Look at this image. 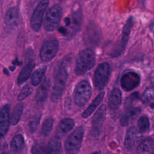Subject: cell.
Wrapping results in <instances>:
<instances>
[{
    "label": "cell",
    "mask_w": 154,
    "mask_h": 154,
    "mask_svg": "<svg viewBox=\"0 0 154 154\" xmlns=\"http://www.w3.org/2000/svg\"><path fill=\"white\" fill-rule=\"evenodd\" d=\"M71 57H65L57 64L54 74V84L51 95V99L57 102L61 98L65 89L68 78V68L70 66Z\"/></svg>",
    "instance_id": "cell-1"
},
{
    "label": "cell",
    "mask_w": 154,
    "mask_h": 154,
    "mask_svg": "<svg viewBox=\"0 0 154 154\" xmlns=\"http://www.w3.org/2000/svg\"><path fill=\"white\" fill-rule=\"evenodd\" d=\"M96 57L93 51L90 48L82 50L76 58L75 73L82 75L90 70L95 65Z\"/></svg>",
    "instance_id": "cell-2"
},
{
    "label": "cell",
    "mask_w": 154,
    "mask_h": 154,
    "mask_svg": "<svg viewBox=\"0 0 154 154\" xmlns=\"http://www.w3.org/2000/svg\"><path fill=\"white\" fill-rule=\"evenodd\" d=\"M63 14L61 7L56 4L51 7L46 12L43 26L46 31H52L56 29L60 23Z\"/></svg>",
    "instance_id": "cell-3"
},
{
    "label": "cell",
    "mask_w": 154,
    "mask_h": 154,
    "mask_svg": "<svg viewBox=\"0 0 154 154\" xmlns=\"http://www.w3.org/2000/svg\"><path fill=\"white\" fill-rule=\"evenodd\" d=\"M84 134V128L82 126L77 127L67 138L64 148L66 153L70 154L79 152Z\"/></svg>",
    "instance_id": "cell-4"
},
{
    "label": "cell",
    "mask_w": 154,
    "mask_h": 154,
    "mask_svg": "<svg viewBox=\"0 0 154 154\" xmlns=\"http://www.w3.org/2000/svg\"><path fill=\"white\" fill-rule=\"evenodd\" d=\"M92 94V88L89 82L82 80L77 85L75 92V102L79 106H84L90 99Z\"/></svg>",
    "instance_id": "cell-5"
},
{
    "label": "cell",
    "mask_w": 154,
    "mask_h": 154,
    "mask_svg": "<svg viewBox=\"0 0 154 154\" xmlns=\"http://www.w3.org/2000/svg\"><path fill=\"white\" fill-rule=\"evenodd\" d=\"M110 75V67L107 62L100 64L95 70L94 84L98 90H103L106 85Z\"/></svg>",
    "instance_id": "cell-6"
},
{
    "label": "cell",
    "mask_w": 154,
    "mask_h": 154,
    "mask_svg": "<svg viewBox=\"0 0 154 154\" xmlns=\"http://www.w3.org/2000/svg\"><path fill=\"white\" fill-rule=\"evenodd\" d=\"M133 25H134V17L132 16H130L126 20L123 26V28L122 30L121 40L120 41L119 44H117L116 46V47L114 48V49H113L111 53L112 57H119L125 51L128 41L129 40V37Z\"/></svg>",
    "instance_id": "cell-7"
},
{
    "label": "cell",
    "mask_w": 154,
    "mask_h": 154,
    "mask_svg": "<svg viewBox=\"0 0 154 154\" xmlns=\"http://www.w3.org/2000/svg\"><path fill=\"white\" fill-rule=\"evenodd\" d=\"M49 0H41L35 8L31 19V27L35 32H38L41 28L44 14L49 5Z\"/></svg>",
    "instance_id": "cell-8"
},
{
    "label": "cell",
    "mask_w": 154,
    "mask_h": 154,
    "mask_svg": "<svg viewBox=\"0 0 154 154\" xmlns=\"http://www.w3.org/2000/svg\"><path fill=\"white\" fill-rule=\"evenodd\" d=\"M59 49L58 41L56 39H52L46 41L42 45L40 57L43 61H49L57 55Z\"/></svg>",
    "instance_id": "cell-9"
},
{
    "label": "cell",
    "mask_w": 154,
    "mask_h": 154,
    "mask_svg": "<svg viewBox=\"0 0 154 154\" xmlns=\"http://www.w3.org/2000/svg\"><path fill=\"white\" fill-rule=\"evenodd\" d=\"M141 79L139 75L134 72H128L123 75L120 79L122 88L126 91H131L137 88L140 84Z\"/></svg>",
    "instance_id": "cell-10"
},
{
    "label": "cell",
    "mask_w": 154,
    "mask_h": 154,
    "mask_svg": "<svg viewBox=\"0 0 154 154\" xmlns=\"http://www.w3.org/2000/svg\"><path fill=\"white\" fill-rule=\"evenodd\" d=\"M82 20V12L79 7L73 11L71 17H67L65 20L66 26L70 27L69 35L72 37L79 31Z\"/></svg>",
    "instance_id": "cell-11"
},
{
    "label": "cell",
    "mask_w": 154,
    "mask_h": 154,
    "mask_svg": "<svg viewBox=\"0 0 154 154\" xmlns=\"http://www.w3.org/2000/svg\"><path fill=\"white\" fill-rule=\"evenodd\" d=\"M106 117V106L102 105L94 114L91 120V133L97 135L100 132Z\"/></svg>",
    "instance_id": "cell-12"
},
{
    "label": "cell",
    "mask_w": 154,
    "mask_h": 154,
    "mask_svg": "<svg viewBox=\"0 0 154 154\" xmlns=\"http://www.w3.org/2000/svg\"><path fill=\"white\" fill-rule=\"evenodd\" d=\"M142 138V135L137 129L132 126L128 129L125 138V147L128 150H132Z\"/></svg>",
    "instance_id": "cell-13"
},
{
    "label": "cell",
    "mask_w": 154,
    "mask_h": 154,
    "mask_svg": "<svg viewBox=\"0 0 154 154\" xmlns=\"http://www.w3.org/2000/svg\"><path fill=\"white\" fill-rule=\"evenodd\" d=\"M10 124V108L9 105H5L0 109V139L7 134Z\"/></svg>",
    "instance_id": "cell-14"
},
{
    "label": "cell",
    "mask_w": 154,
    "mask_h": 154,
    "mask_svg": "<svg viewBox=\"0 0 154 154\" xmlns=\"http://www.w3.org/2000/svg\"><path fill=\"white\" fill-rule=\"evenodd\" d=\"M140 108L138 107H129L122 116L120 123L122 126H127L131 123L140 112Z\"/></svg>",
    "instance_id": "cell-15"
},
{
    "label": "cell",
    "mask_w": 154,
    "mask_h": 154,
    "mask_svg": "<svg viewBox=\"0 0 154 154\" xmlns=\"http://www.w3.org/2000/svg\"><path fill=\"white\" fill-rule=\"evenodd\" d=\"M51 86V81L49 78L45 79L42 84L37 90L35 95V100L38 103H43L47 99L49 88Z\"/></svg>",
    "instance_id": "cell-16"
},
{
    "label": "cell",
    "mask_w": 154,
    "mask_h": 154,
    "mask_svg": "<svg viewBox=\"0 0 154 154\" xmlns=\"http://www.w3.org/2000/svg\"><path fill=\"white\" fill-rule=\"evenodd\" d=\"M122 92L119 88H114L108 98V107L111 110L117 109L122 103Z\"/></svg>",
    "instance_id": "cell-17"
},
{
    "label": "cell",
    "mask_w": 154,
    "mask_h": 154,
    "mask_svg": "<svg viewBox=\"0 0 154 154\" xmlns=\"http://www.w3.org/2000/svg\"><path fill=\"white\" fill-rule=\"evenodd\" d=\"M46 147L47 153H61L63 152L61 141L58 136L51 137Z\"/></svg>",
    "instance_id": "cell-18"
},
{
    "label": "cell",
    "mask_w": 154,
    "mask_h": 154,
    "mask_svg": "<svg viewBox=\"0 0 154 154\" xmlns=\"http://www.w3.org/2000/svg\"><path fill=\"white\" fill-rule=\"evenodd\" d=\"M19 20V13L16 7L9 8L5 16V23L10 26H16Z\"/></svg>",
    "instance_id": "cell-19"
},
{
    "label": "cell",
    "mask_w": 154,
    "mask_h": 154,
    "mask_svg": "<svg viewBox=\"0 0 154 154\" xmlns=\"http://www.w3.org/2000/svg\"><path fill=\"white\" fill-rule=\"evenodd\" d=\"M34 67H35L34 61L33 60H30L24 66V67H23L17 78L18 84L20 85L24 83L30 77L31 72Z\"/></svg>",
    "instance_id": "cell-20"
},
{
    "label": "cell",
    "mask_w": 154,
    "mask_h": 154,
    "mask_svg": "<svg viewBox=\"0 0 154 154\" xmlns=\"http://www.w3.org/2000/svg\"><path fill=\"white\" fill-rule=\"evenodd\" d=\"M100 35V31L97 26L94 23H90L85 31V40L95 43L99 40Z\"/></svg>",
    "instance_id": "cell-21"
},
{
    "label": "cell",
    "mask_w": 154,
    "mask_h": 154,
    "mask_svg": "<svg viewBox=\"0 0 154 154\" xmlns=\"http://www.w3.org/2000/svg\"><path fill=\"white\" fill-rule=\"evenodd\" d=\"M105 95V92H101L99 93L97 96L94 99L93 102L90 105V106L82 113V117L84 119L88 117L96 109V108L102 102Z\"/></svg>",
    "instance_id": "cell-22"
},
{
    "label": "cell",
    "mask_w": 154,
    "mask_h": 154,
    "mask_svg": "<svg viewBox=\"0 0 154 154\" xmlns=\"http://www.w3.org/2000/svg\"><path fill=\"white\" fill-rule=\"evenodd\" d=\"M75 122L73 119L66 118L61 120L59 123L57 130L60 135H65L70 132L74 127Z\"/></svg>",
    "instance_id": "cell-23"
},
{
    "label": "cell",
    "mask_w": 154,
    "mask_h": 154,
    "mask_svg": "<svg viewBox=\"0 0 154 154\" xmlns=\"http://www.w3.org/2000/svg\"><path fill=\"white\" fill-rule=\"evenodd\" d=\"M25 141L23 137L21 134L16 135L14 137L11 141L10 148L11 150L16 153L21 152L24 148Z\"/></svg>",
    "instance_id": "cell-24"
},
{
    "label": "cell",
    "mask_w": 154,
    "mask_h": 154,
    "mask_svg": "<svg viewBox=\"0 0 154 154\" xmlns=\"http://www.w3.org/2000/svg\"><path fill=\"white\" fill-rule=\"evenodd\" d=\"M46 66H44L37 69L33 72L31 77V82L32 85L37 86L41 82L46 73Z\"/></svg>",
    "instance_id": "cell-25"
},
{
    "label": "cell",
    "mask_w": 154,
    "mask_h": 154,
    "mask_svg": "<svg viewBox=\"0 0 154 154\" xmlns=\"http://www.w3.org/2000/svg\"><path fill=\"white\" fill-rule=\"evenodd\" d=\"M137 151L138 153H153V141L150 138L144 140L137 147Z\"/></svg>",
    "instance_id": "cell-26"
},
{
    "label": "cell",
    "mask_w": 154,
    "mask_h": 154,
    "mask_svg": "<svg viewBox=\"0 0 154 154\" xmlns=\"http://www.w3.org/2000/svg\"><path fill=\"white\" fill-rule=\"evenodd\" d=\"M23 106L22 103H19L15 106L10 116L11 125H16L19 122L23 112Z\"/></svg>",
    "instance_id": "cell-27"
},
{
    "label": "cell",
    "mask_w": 154,
    "mask_h": 154,
    "mask_svg": "<svg viewBox=\"0 0 154 154\" xmlns=\"http://www.w3.org/2000/svg\"><path fill=\"white\" fill-rule=\"evenodd\" d=\"M54 123V120L51 117L47 118L43 123V125L41 128V131H40L41 134L44 137L48 136L52 129Z\"/></svg>",
    "instance_id": "cell-28"
},
{
    "label": "cell",
    "mask_w": 154,
    "mask_h": 154,
    "mask_svg": "<svg viewBox=\"0 0 154 154\" xmlns=\"http://www.w3.org/2000/svg\"><path fill=\"white\" fill-rule=\"evenodd\" d=\"M137 125L140 131L142 132H147L150 127V122L149 119L145 116H143L140 117L138 120Z\"/></svg>",
    "instance_id": "cell-29"
},
{
    "label": "cell",
    "mask_w": 154,
    "mask_h": 154,
    "mask_svg": "<svg viewBox=\"0 0 154 154\" xmlns=\"http://www.w3.org/2000/svg\"><path fill=\"white\" fill-rule=\"evenodd\" d=\"M32 91H33V88L31 86H29V85H25L22 88L19 94L18 95L17 100L19 101H22L24 100L32 93Z\"/></svg>",
    "instance_id": "cell-30"
},
{
    "label": "cell",
    "mask_w": 154,
    "mask_h": 154,
    "mask_svg": "<svg viewBox=\"0 0 154 154\" xmlns=\"http://www.w3.org/2000/svg\"><path fill=\"white\" fill-rule=\"evenodd\" d=\"M153 98V90L152 88H147L143 94L141 101L143 104H147L151 102Z\"/></svg>",
    "instance_id": "cell-31"
},
{
    "label": "cell",
    "mask_w": 154,
    "mask_h": 154,
    "mask_svg": "<svg viewBox=\"0 0 154 154\" xmlns=\"http://www.w3.org/2000/svg\"><path fill=\"white\" fill-rule=\"evenodd\" d=\"M32 153H47L46 147L42 143H37L34 144L32 148Z\"/></svg>",
    "instance_id": "cell-32"
},
{
    "label": "cell",
    "mask_w": 154,
    "mask_h": 154,
    "mask_svg": "<svg viewBox=\"0 0 154 154\" xmlns=\"http://www.w3.org/2000/svg\"><path fill=\"white\" fill-rule=\"evenodd\" d=\"M139 99V94L138 92H135L132 93L131 95H130L126 99L125 102V106L127 108L131 107L133 102L135 100H137Z\"/></svg>",
    "instance_id": "cell-33"
},
{
    "label": "cell",
    "mask_w": 154,
    "mask_h": 154,
    "mask_svg": "<svg viewBox=\"0 0 154 154\" xmlns=\"http://www.w3.org/2000/svg\"><path fill=\"white\" fill-rule=\"evenodd\" d=\"M39 122H40V120L37 119V120H32L29 123L28 126H29V131L31 132L34 133L37 131L38 125H39Z\"/></svg>",
    "instance_id": "cell-34"
},
{
    "label": "cell",
    "mask_w": 154,
    "mask_h": 154,
    "mask_svg": "<svg viewBox=\"0 0 154 154\" xmlns=\"http://www.w3.org/2000/svg\"><path fill=\"white\" fill-rule=\"evenodd\" d=\"M4 72L5 74L6 75H9V73H8V71L7 70V69H4Z\"/></svg>",
    "instance_id": "cell-35"
},
{
    "label": "cell",
    "mask_w": 154,
    "mask_h": 154,
    "mask_svg": "<svg viewBox=\"0 0 154 154\" xmlns=\"http://www.w3.org/2000/svg\"><path fill=\"white\" fill-rule=\"evenodd\" d=\"M10 70H14V69H15V67L14 66H11V67H10Z\"/></svg>",
    "instance_id": "cell-36"
},
{
    "label": "cell",
    "mask_w": 154,
    "mask_h": 154,
    "mask_svg": "<svg viewBox=\"0 0 154 154\" xmlns=\"http://www.w3.org/2000/svg\"><path fill=\"white\" fill-rule=\"evenodd\" d=\"M16 62H17V59H16ZM14 64H19L17 63H14Z\"/></svg>",
    "instance_id": "cell-37"
},
{
    "label": "cell",
    "mask_w": 154,
    "mask_h": 154,
    "mask_svg": "<svg viewBox=\"0 0 154 154\" xmlns=\"http://www.w3.org/2000/svg\"><path fill=\"white\" fill-rule=\"evenodd\" d=\"M59 1H64V0H59Z\"/></svg>",
    "instance_id": "cell-38"
},
{
    "label": "cell",
    "mask_w": 154,
    "mask_h": 154,
    "mask_svg": "<svg viewBox=\"0 0 154 154\" xmlns=\"http://www.w3.org/2000/svg\"><path fill=\"white\" fill-rule=\"evenodd\" d=\"M0 147H1V144H0Z\"/></svg>",
    "instance_id": "cell-39"
}]
</instances>
